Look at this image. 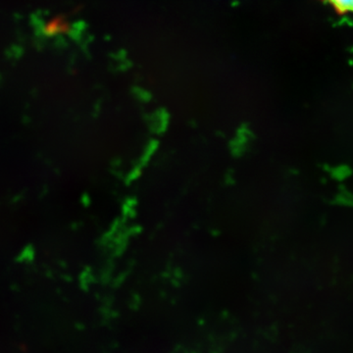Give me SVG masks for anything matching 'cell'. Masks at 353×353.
Masks as SVG:
<instances>
[{
    "label": "cell",
    "instance_id": "6da1fadb",
    "mask_svg": "<svg viewBox=\"0 0 353 353\" xmlns=\"http://www.w3.org/2000/svg\"><path fill=\"white\" fill-rule=\"evenodd\" d=\"M321 1L330 4L340 15L353 14V0H321Z\"/></svg>",
    "mask_w": 353,
    "mask_h": 353
}]
</instances>
